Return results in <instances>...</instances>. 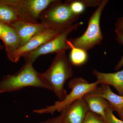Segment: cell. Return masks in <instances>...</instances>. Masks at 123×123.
<instances>
[{
    "instance_id": "obj_9",
    "label": "cell",
    "mask_w": 123,
    "mask_h": 123,
    "mask_svg": "<svg viewBox=\"0 0 123 123\" xmlns=\"http://www.w3.org/2000/svg\"><path fill=\"white\" fill-rule=\"evenodd\" d=\"M0 25V38L4 44L7 57L11 62L20 48V38L17 31L11 26L2 24Z\"/></svg>"
},
{
    "instance_id": "obj_27",
    "label": "cell",
    "mask_w": 123,
    "mask_h": 123,
    "mask_svg": "<svg viewBox=\"0 0 123 123\" xmlns=\"http://www.w3.org/2000/svg\"><path fill=\"white\" fill-rule=\"evenodd\" d=\"M61 123H63V121H62Z\"/></svg>"
},
{
    "instance_id": "obj_21",
    "label": "cell",
    "mask_w": 123,
    "mask_h": 123,
    "mask_svg": "<svg viewBox=\"0 0 123 123\" xmlns=\"http://www.w3.org/2000/svg\"><path fill=\"white\" fill-rule=\"evenodd\" d=\"M82 1L86 7H98L101 4L102 0H81Z\"/></svg>"
},
{
    "instance_id": "obj_6",
    "label": "cell",
    "mask_w": 123,
    "mask_h": 123,
    "mask_svg": "<svg viewBox=\"0 0 123 123\" xmlns=\"http://www.w3.org/2000/svg\"><path fill=\"white\" fill-rule=\"evenodd\" d=\"M82 24L83 23L82 22L75 23L37 49L27 53L23 56L25 62L33 63L42 55L56 53L63 51H66L71 49L67 42L68 36L71 32L76 30L78 27Z\"/></svg>"
},
{
    "instance_id": "obj_24",
    "label": "cell",
    "mask_w": 123,
    "mask_h": 123,
    "mask_svg": "<svg viewBox=\"0 0 123 123\" xmlns=\"http://www.w3.org/2000/svg\"><path fill=\"white\" fill-rule=\"evenodd\" d=\"M4 46L0 43V50H2V49H4Z\"/></svg>"
},
{
    "instance_id": "obj_15",
    "label": "cell",
    "mask_w": 123,
    "mask_h": 123,
    "mask_svg": "<svg viewBox=\"0 0 123 123\" xmlns=\"http://www.w3.org/2000/svg\"><path fill=\"white\" fill-rule=\"evenodd\" d=\"M18 20H21L15 8L0 0V24L11 25Z\"/></svg>"
},
{
    "instance_id": "obj_10",
    "label": "cell",
    "mask_w": 123,
    "mask_h": 123,
    "mask_svg": "<svg viewBox=\"0 0 123 123\" xmlns=\"http://www.w3.org/2000/svg\"><path fill=\"white\" fill-rule=\"evenodd\" d=\"M90 110L84 98L75 101L61 112L64 123H82Z\"/></svg>"
},
{
    "instance_id": "obj_14",
    "label": "cell",
    "mask_w": 123,
    "mask_h": 123,
    "mask_svg": "<svg viewBox=\"0 0 123 123\" xmlns=\"http://www.w3.org/2000/svg\"><path fill=\"white\" fill-rule=\"evenodd\" d=\"M83 98L90 111L101 116L105 121L106 110L108 108L111 107L109 102L103 97L92 91L85 95Z\"/></svg>"
},
{
    "instance_id": "obj_16",
    "label": "cell",
    "mask_w": 123,
    "mask_h": 123,
    "mask_svg": "<svg viewBox=\"0 0 123 123\" xmlns=\"http://www.w3.org/2000/svg\"><path fill=\"white\" fill-rule=\"evenodd\" d=\"M69 55V60L71 64L75 66H80L84 64L88 60L87 52L81 49L71 47Z\"/></svg>"
},
{
    "instance_id": "obj_13",
    "label": "cell",
    "mask_w": 123,
    "mask_h": 123,
    "mask_svg": "<svg viewBox=\"0 0 123 123\" xmlns=\"http://www.w3.org/2000/svg\"><path fill=\"white\" fill-rule=\"evenodd\" d=\"M92 74L100 85L112 86L119 95L123 96V69L113 73H104L93 69Z\"/></svg>"
},
{
    "instance_id": "obj_17",
    "label": "cell",
    "mask_w": 123,
    "mask_h": 123,
    "mask_svg": "<svg viewBox=\"0 0 123 123\" xmlns=\"http://www.w3.org/2000/svg\"><path fill=\"white\" fill-rule=\"evenodd\" d=\"M65 2L68 4L72 12L76 15H80L85 9L86 7L81 0H66Z\"/></svg>"
},
{
    "instance_id": "obj_1",
    "label": "cell",
    "mask_w": 123,
    "mask_h": 123,
    "mask_svg": "<svg viewBox=\"0 0 123 123\" xmlns=\"http://www.w3.org/2000/svg\"><path fill=\"white\" fill-rule=\"evenodd\" d=\"M40 74L42 78L50 86L59 101L63 100L67 95L65 84L73 75L72 64L66 55V51L56 53L49 68Z\"/></svg>"
},
{
    "instance_id": "obj_2",
    "label": "cell",
    "mask_w": 123,
    "mask_h": 123,
    "mask_svg": "<svg viewBox=\"0 0 123 123\" xmlns=\"http://www.w3.org/2000/svg\"><path fill=\"white\" fill-rule=\"evenodd\" d=\"M33 63L25 62L17 72L4 77L0 81L1 89L4 92H11L31 86L52 91L50 86L42 78L40 73L34 68Z\"/></svg>"
},
{
    "instance_id": "obj_11",
    "label": "cell",
    "mask_w": 123,
    "mask_h": 123,
    "mask_svg": "<svg viewBox=\"0 0 123 123\" xmlns=\"http://www.w3.org/2000/svg\"><path fill=\"white\" fill-rule=\"evenodd\" d=\"M10 25L17 31L19 36L20 48L26 44L36 35L47 29L41 23L35 24L22 20H18Z\"/></svg>"
},
{
    "instance_id": "obj_5",
    "label": "cell",
    "mask_w": 123,
    "mask_h": 123,
    "mask_svg": "<svg viewBox=\"0 0 123 123\" xmlns=\"http://www.w3.org/2000/svg\"><path fill=\"white\" fill-rule=\"evenodd\" d=\"M108 2V0H102L101 4L91 16L87 29L82 35L75 38L68 40L67 42L70 48L72 47L77 48L87 52L101 44L104 37L100 28V19L104 9Z\"/></svg>"
},
{
    "instance_id": "obj_4",
    "label": "cell",
    "mask_w": 123,
    "mask_h": 123,
    "mask_svg": "<svg viewBox=\"0 0 123 123\" xmlns=\"http://www.w3.org/2000/svg\"><path fill=\"white\" fill-rule=\"evenodd\" d=\"M99 85L100 83L97 80L90 83L83 78H74L68 83V88L71 91L63 100L56 101L52 105L34 110L33 112L38 114L50 113L52 115L56 111L61 112L75 101L94 90Z\"/></svg>"
},
{
    "instance_id": "obj_22",
    "label": "cell",
    "mask_w": 123,
    "mask_h": 123,
    "mask_svg": "<svg viewBox=\"0 0 123 123\" xmlns=\"http://www.w3.org/2000/svg\"><path fill=\"white\" fill-rule=\"evenodd\" d=\"M63 117V113L61 112V114L59 116L56 117L55 118L49 119L47 121L40 123H61L62 121Z\"/></svg>"
},
{
    "instance_id": "obj_8",
    "label": "cell",
    "mask_w": 123,
    "mask_h": 123,
    "mask_svg": "<svg viewBox=\"0 0 123 123\" xmlns=\"http://www.w3.org/2000/svg\"><path fill=\"white\" fill-rule=\"evenodd\" d=\"M62 32L52 29H46L38 33L32 37L26 44L18 49L11 62L17 63L21 57H23L27 53L37 49Z\"/></svg>"
},
{
    "instance_id": "obj_12",
    "label": "cell",
    "mask_w": 123,
    "mask_h": 123,
    "mask_svg": "<svg viewBox=\"0 0 123 123\" xmlns=\"http://www.w3.org/2000/svg\"><path fill=\"white\" fill-rule=\"evenodd\" d=\"M101 85L93 92L105 98L110 103L113 111H116L121 120L123 121V96L115 93L110 86Z\"/></svg>"
},
{
    "instance_id": "obj_20",
    "label": "cell",
    "mask_w": 123,
    "mask_h": 123,
    "mask_svg": "<svg viewBox=\"0 0 123 123\" xmlns=\"http://www.w3.org/2000/svg\"><path fill=\"white\" fill-rule=\"evenodd\" d=\"M116 40L120 44L123 46V31H116ZM123 66V55L121 59L119 62L115 66L114 69L118 70L120 69Z\"/></svg>"
},
{
    "instance_id": "obj_18",
    "label": "cell",
    "mask_w": 123,
    "mask_h": 123,
    "mask_svg": "<svg viewBox=\"0 0 123 123\" xmlns=\"http://www.w3.org/2000/svg\"><path fill=\"white\" fill-rule=\"evenodd\" d=\"M82 123H106L102 117L98 115L89 111Z\"/></svg>"
},
{
    "instance_id": "obj_26",
    "label": "cell",
    "mask_w": 123,
    "mask_h": 123,
    "mask_svg": "<svg viewBox=\"0 0 123 123\" xmlns=\"http://www.w3.org/2000/svg\"><path fill=\"white\" fill-rule=\"evenodd\" d=\"M0 29H1V27H0Z\"/></svg>"
},
{
    "instance_id": "obj_3",
    "label": "cell",
    "mask_w": 123,
    "mask_h": 123,
    "mask_svg": "<svg viewBox=\"0 0 123 123\" xmlns=\"http://www.w3.org/2000/svg\"><path fill=\"white\" fill-rule=\"evenodd\" d=\"M79 16L73 13L65 1L55 0L41 13L39 20L46 29L62 32L73 25Z\"/></svg>"
},
{
    "instance_id": "obj_7",
    "label": "cell",
    "mask_w": 123,
    "mask_h": 123,
    "mask_svg": "<svg viewBox=\"0 0 123 123\" xmlns=\"http://www.w3.org/2000/svg\"><path fill=\"white\" fill-rule=\"evenodd\" d=\"M55 0H4L15 8L21 20L26 22L39 23L41 13Z\"/></svg>"
},
{
    "instance_id": "obj_25",
    "label": "cell",
    "mask_w": 123,
    "mask_h": 123,
    "mask_svg": "<svg viewBox=\"0 0 123 123\" xmlns=\"http://www.w3.org/2000/svg\"><path fill=\"white\" fill-rule=\"evenodd\" d=\"M4 93V91H3L2 90H1V89L0 88V94L2 93Z\"/></svg>"
},
{
    "instance_id": "obj_19",
    "label": "cell",
    "mask_w": 123,
    "mask_h": 123,
    "mask_svg": "<svg viewBox=\"0 0 123 123\" xmlns=\"http://www.w3.org/2000/svg\"><path fill=\"white\" fill-rule=\"evenodd\" d=\"M114 111L111 107L108 108L105 112V121L106 123H123V121L116 118L114 114Z\"/></svg>"
},
{
    "instance_id": "obj_23",
    "label": "cell",
    "mask_w": 123,
    "mask_h": 123,
    "mask_svg": "<svg viewBox=\"0 0 123 123\" xmlns=\"http://www.w3.org/2000/svg\"><path fill=\"white\" fill-rule=\"evenodd\" d=\"M116 31H123V17L119 18L115 23Z\"/></svg>"
}]
</instances>
